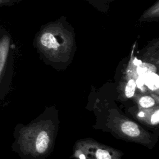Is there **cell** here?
I'll list each match as a JSON object with an SVG mask.
<instances>
[{
    "label": "cell",
    "mask_w": 159,
    "mask_h": 159,
    "mask_svg": "<svg viewBox=\"0 0 159 159\" xmlns=\"http://www.w3.org/2000/svg\"><path fill=\"white\" fill-rule=\"evenodd\" d=\"M143 84H145L152 89H157L158 87V76L155 73H150L145 76L143 78Z\"/></svg>",
    "instance_id": "cell-3"
},
{
    "label": "cell",
    "mask_w": 159,
    "mask_h": 159,
    "mask_svg": "<svg viewBox=\"0 0 159 159\" xmlns=\"http://www.w3.org/2000/svg\"><path fill=\"white\" fill-rule=\"evenodd\" d=\"M139 116L140 117H143V116H144V112H140L139 114Z\"/></svg>",
    "instance_id": "cell-8"
},
{
    "label": "cell",
    "mask_w": 159,
    "mask_h": 159,
    "mask_svg": "<svg viewBox=\"0 0 159 159\" xmlns=\"http://www.w3.org/2000/svg\"><path fill=\"white\" fill-rule=\"evenodd\" d=\"M139 104L140 106L143 108H149L154 106L155 100L150 96H145L140 99Z\"/></svg>",
    "instance_id": "cell-5"
},
{
    "label": "cell",
    "mask_w": 159,
    "mask_h": 159,
    "mask_svg": "<svg viewBox=\"0 0 159 159\" xmlns=\"http://www.w3.org/2000/svg\"><path fill=\"white\" fill-rule=\"evenodd\" d=\"M80 159H85V157L84 155H80Z\"/></svg>",
    "instance_id": "cell-9"
},
{
    "label": "cell",
    "mask_w": 159,
    "mask_h": 159,
    "mask_svg": "<svg viewBox=\"0 0 159 159\" xmlns=\"http://www.w3.org/2000/svg\"><path fill=\"white\" fill-rule=\"evenodd\" d=\"M122 131L129 137H137L140 134L139 126L132 121H125L121 125Z\"/></svg>",
    "instance_id": "cell-2"
},
{
    "label": "cell",
    "mask_w": 159,
    "mask_h": 159,
    "mask_svg": "<svg viewBox=\"0 0 159 159\" xmlns=\"http://www.w3.org/2000/svg\"><path fill=\"white\" fill-rule=\"evenodd\" d=\"M158 111L157 110L154 114L151 117V123L152 124H157L158 123V118H159V115H158Z\"/></svg>",
    "instance_id": "cell-7"
},
{
    "label": "cell",
    "mask_w": 159,
    "mask_h": 159,
    "mask_svg": "<svg viewBox=\"0 0 159 159\" xmlns=\"http://www.w3.org/2000/svg\"><path fill=\"white\" fill-rule=\"evenodd\" d=\"M136 83L134 80H130L125 87V93L127 98H131L134 96L135 91Z\"/></svg>",
    "instance_id": "cell-4"
},
{
    "label": "cell",
    "mask_w": 159,
    "mask_h": 159,
    "mask_svg": "<svg viewBox=\"0 0 159 159\" xmlns=\"http://www.w3.org/2000/svg\"><path fill=\"white\" fill-rule=\"evenodd\" d=\"M96 157L97 159H112L110 154L106 150L102 149L97 150Z\"/></svg>",
    "instance_id": "cell-6"
},
{
    "label": "cell",
    "mask_w": 159,
    "mask_h": 159,
    "mask_svg": "<svg viewBox=\"0 0 159 159\" xmlns=\"http://www.w3.org/2000/svg\"><path fill=\"white\" fill-rule=\"evenodd\" d=\"M41 43L47 49H57L60 46V42L57 37L51 33H45L40 39Z\"/></svg>",
    "instance_id": "cell-1"
}]
</instances>
